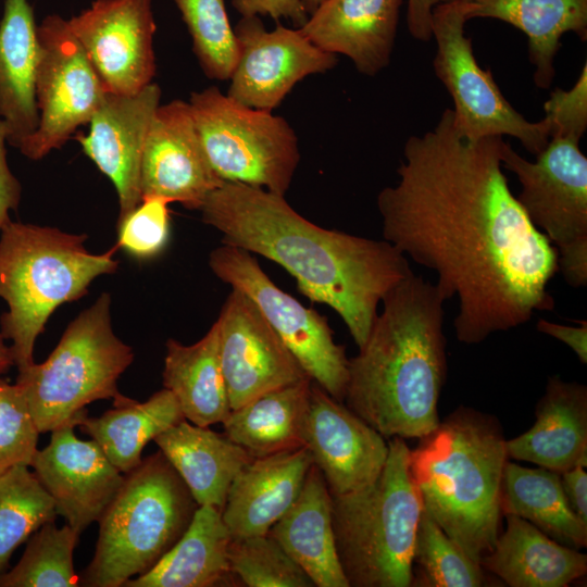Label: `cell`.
I'll use <instances>...</instances> for the list:
<instances>
[{
	"label": "cell",
	"mask_w": 587,
	"mask_h": 587,
	"mask_svg": "<svg viewBox=\"0 0 587 587\" xmlns=\"http://www.w3.org/2000/svg\"><path fill=\"white\" fill-rule=\"evenodd\" d=\"M502 142L462 136L446 109L408 138L397 183L376 199L383 239L434 271L446 300L458 298L455 336L467 345L554 309L558 253L513 196Z\"/></svg>",
	"instance_id": "6da1fadb"
},
{
	"label": "cell",
	"mask_w": 587,
	"mask_h": 587,
	"mask_svg": "<svg viewBox=\"0 0 587 587\" xmlns=\"http://www.w3.org/2000/svg\"><path fill=\"white\" fill-rule=\"evenodd\" d=\"M199 211L223 243L276 262L308 299L338 313L358 348L384 296L413 273L408 258L385 239L317 226L285 196L260 187L223 182Z\"/></svg>",
	"instance_id": "7a4b0ae2"
},
{
	"label": "cell",
	"mask_w": 587,
	"mask_h": 587,
	"mask_svg": "<svg viewBox=\"0 0 587 587\" xmlns=\"http://www.w3.org/2000/svg\"><path fill=\"white\" fill-rule=\"evenodd\" d=\"M445 301L436 283L412 273L384 296L365 344L349 359L346 405L385 438H423L440 423Z\"/></svg>",
	"instance_id": "3957f363"
},
{
	"label": "cell",
	"mask_w": 587,
	"mask_h": 587,
	"mask_svg": "<svg viewBox=\"0 0 587 587\" xmlns=\"http://www.w3.org/2000/svg\"><path fill=\"white\" fill-rule=\"evenodd\" d=\"M410 452L423 508L472 560L494 547L500 529L507 440L495 416L459 407Z\"/></svg>",
	"instance_id": "277c9868"
},
{
	"label": "cell",
	"mask_w": 587,
	"mask_h": 587,
	"mask_svg": "<svg viewBox=\"0 0 587 587\" xmlns=\"http://www.w3.org/2000/svg\"><path fill=\"white\" fill-rule=\"evenodd\" d=\"M0 234V297L9 308L0 317V332L11 341L20 371L34 363L35 341L55 309L85 296L118 262L113 258L116 247L90 253L86 235L54 227L10 221Z\"/></svg>",
	"instance_id": "5b68a950"
},
{
	"label": "cell",
	"mask_w": 587,
	"mask_h": 587,
	"mask_svg": "<svg viewBox=\"0 0 587 587\" xmlns=\"http://www.w3.org/2000/svg\"><path fill=\"white\" fill-rule=\"evenodd\" d=\"M403 438L388 441L386 463L366 487L332 496L336 551L349 587H409L423 501Z\"/></svg>",
	"instance_id": "8992f818"
},
{
	"label": "cell",
	"mask_w": 587,
	"mask_h": 587,
	"mask_svg": "<svg viewBox=\"0 0 587 587\" xmlns=\"http://www.w3.org/2000/svg\"><path fill=\"white\" fill-rule=\"evenodd\" d=\"M198 507L160 450L142 459L124 474L98 521L95 554L79 586L121 587L147 573L180 539Z\"/></svg>",
	"instance_id": "52a82bcc"
},
{
	"label": "cell",
	"mask_w": 587,
	"mask_h": 587,
	"mask_svg": "<svg viewBox=\"0 0 587 587\" xmlns=\"http://www.w3.org/2000/svg\"><path fill=\"white\" fill-rule=\"evenodd\" d=\"M133 360V349L113 332L111 296L103 292L67 325L46 361L18 371L15 384L42 434L78 426L87 404L115 398Z\"/></svg>",
	"instance_id": "ba28073f"
},
{
	"label": "cell",
	"mask_w": 587,
	"mask_h": 587,
	"mask_svg": "<svg viewBox=\"0 0 587 587\" xmlns=\"http://www.w3.org/2000/svg\"><path fill=\"white\" fill-rule=\"evenodd\" d=\"M188 104L220 179L285 196L300 151L296 132L284 117L241 104L216 86L192 92Z\"/></svg>",
	"instance_id": "9c48e42d"
},
{
	"label": "cell",
	"mask_w": 587,
	"mask_h": 587,
	"mask_svg": "<svg viewBox=\"0 0 587 587\" xmlns=\"http://www.w3.org/2000/svg\"><path fill=\"white\" fill-rule=\"evenodd\" d=\"M580 138L552 135L528 161L508 142L501 145L502 167L521 185L516 196L532 224L558 253V272L574 288L587 285V158Z\"/></svg>",
	"instance_id": "30bf717a"
},
{
	"label": "cell",
	"mask_w": 587,
	"mask_h": 587,
	"mask_svg": "<svg viewBox=\"0 0 587 587\" xmlns=\"http://www.w3.org/2000/svg\"><path fill=\"white\" fill-rule=\"evenodd\" d=\"M466 22L457 2H438L433 9V67L453 101L457 130L472 140L511 136L529 153L538 154L549 140L546 120L530 122L507 100L491 72L476 61L472 40L464 32Z\"/></svg>",
	"instance_id": "8fae6325"
},
{
	"label": "cell",
	"mask_w": 587,
	"mask_h": 587,
	"mask_svg": "<svg viewBox=\"0 0 587 587\" xmlns=\"http://www.w3.org/2000/svg\"><path fill=\"white\" fill-rule=\"evenodd\" d=\"M209 265L217 278L253 301L309 378L342 402L349 359L326 317L278 288L243 249L223 243L210 253Z\"/></svg>",
	"instance_id": "7c38bea8"
},
{
	"label": "cell",
	"mask_w": 587,
	"mask_h": 587,
	"mask_svg": "<svg viewBox=\"0 0 587 587\" xmlns=\"http://www.w3.org/2000/svg\"><path fill=\"white\" fill-rule=\"evenodd\" d=\"M37 35L38 125L17 147L34 161L62 147L79 126L89 123L107 95L67 20L50 14L37 26Z\"/></svg>",
	"instance_id": "4fadbf2b"
},
{
	"label": "cell",
	"mask_w": 587,
	"mask_h": 587,
	"mask_svg": "<svg viewBox=\"0 0 587 587\" xmlns=\"http://www.w3.org/2000/svg\"><path fill=\"white\" fill-rule=\"evenodd\" d=\"M234 32L239 54L226 95L250 108L273 112L298 82L338 63L299 28L277 22L267 30L259 15H241Z\"/></svg>",
	"instance_id": "5bb4252c"
},
{
	"label": "cell",
	"mask_w": 587,
	"mask_h": 587,
	"mask_svg": "<svg viewBox=\"0 0 587 587\" xmlns=\"http://www.w3.org/2000/svg\"><path fill=\"white\" fill-rule=\"evenodd\" d=\"M67 23L107 92L133 95L152 83V0H95Z\"/></svg>",
	"instance_id": "9a60e30c"
},
{
	"label": "cell",
	"mask_w": 587,
	"mask_h": 587,
	"mask_svg": "<svg viewBox=\"0 0 587 587\" xmlns=\"http://www.w3.org/2000/svg\"><path fill=\"white\" fill-rule=\"evenodd\" d=\"M220 358L235 410L309 376L253 301L232 288L218 319Z\"/></svg>",
	"instance_id": "2e32d148"
},
{
	"label": "cell",
	"mask_w": 587,
	"mask_h": 587,
	"mask_svg": "<svg viewBox=\"0 0 587 587\" xmlns=\"http://www.w3.org/2000/svg\"><path fill=\"white\" fill-rule=\"evenodd\" d=\"M73 425L51 430L29 467L51 497L57 515L82 534L98 522L124 480L95 440H82Z\"/></svg>",
	"instance_id": "e0dca14e"
},
{
	"label": "cell",
	"mask_w": 587,
	"mask_h": 587,
	"mask_svg": "<svg viewBox=\"0 0 587 587\" xmlns=\"http://www.w3.org/2000/svg\"><path fill=\"white\" fill-rule=\"evenodd\" d=\"M223 180L202 148L188 101L160 104L146 138L141 166V199L160 197L200 210Z\"/></svg>",
	"instance_id": "ac0fdd59"
},
{
	"label": "cell",
	"mask_w": 587,
	"mask_h": 587,
	"mask_svg": "<svg viewBox=\"0 0 587 587\" xmlns=\"http://www.w3.org/2000/svg\"><path fill=\"white\" fill-rule=\"evenodd\" d=\"M305 447L332 496L362 489L380 474L388 442L372 426L311 383Z\"/></svg>",
	"instance_id": "d6986e66"
},
{
	"label": "cell",
	"mask_w": 587,
	"mask_h": 587,
	"mask_svg": "<svg viewBox=\"0 0 587 587\" xmlns=\"http://www.w3.org/2000/svg\"><path fill=\"white\" fill-rule=\"evenodd\" d=\"M161 95L153 82L133 95L107 92L88 123V133L76 137L84 153L113 183L118 218L141 202L142 152Z\"/></svg>",
	"instance_id": "ffe728a7"
},
{
	"label": "cell",
	"mask_w": 587,
	"mask_h": 587,
	"mask_svg": "<svg viewBox=\"0 0 587 587\" xmlns=\"http://www.w3.org/2000/svg\"><path fill=\"white\" fill-rule=\"evenodd\" d=\"M403 0H325L299 27L316 47L375 76L391 60Z\"/></svg>",
	"instance_id": "44dd1931"
},
{
	"label": "cell",
	"mask_w": 587,
	"mask_h": 587,
	"mask_svg": "<svg viewBox=\"0 0 587 587\" xmlns=\"http://www.w3.org/2000/svg\"><path fill=\"white\" fill-rule=\"evenodd\" d=\"M312 464L307 447L252 458L230 484L222 511L232 538L267 534L297 499Z\"/></svg>",
	"instance_id": "7402d4cb"
},
{
	"label": "cell",
	"mask_w": 587,
	"mask_h": 587,
	"mask_svg": "<svg viewBox=\"0 0 587 587\" xmlns=\"http://www.w3.org/2000/svg\"><path fill=\"white\" fill-rule=\"evenodd\" d=\"M534 425L507 440L508 457L559 474L587 465V387L560 376L548 378Z\"/></svg>",
	"instance_id": "603a6c76"
},
{
	"label": "cell",
	"mask_w": 587,
	"mask_h": 587,
	"mask_svg": "<svg viewBox=\"0 0 587 587\" xmlns=\"http://www.w3.org/2000/svg\"><path fill=\"white\" fill-rule=\"evenodd\" d=\"M315 587H349L341 570L332 521V495L315 464L288 511L267 533Z\"/></svg>",
	"instance_id": "cb8c5ba5"
},
{
	"label": "cell",
	"mask_w": 587,
	"mask_h": 587,
	"mask_svg": "<svg viewBox=\"0 0 587 587\" xmlns=\"http://www.w3.org/2000/svg\"><path fill=\"white\" fill-rule=\"evenodd\" d=\"M499 534L480 566L511 587H566L587 573V555L551 539L528 521L503 514Z\"/></svg>",
	"instance_id": "d4e9b609"
},
{
	"label": "cell",
	"mask_w": 587,
	"mask_h": 587,
	"mask_svg": "<svg viewBox=\"0 0 587 587\" xmlns=\"http://www.w3.org/2000/svg\"><path fill=\"white\" fill-rule=\"evenodd\" d=\"M447 1L459 3L466 21L496 18L523 32L539 88L547 89L553 82L562 36L571 32L587 39V0H438Z\"/></svg>",
	"instance_id": "484cf974"
},
{
	"label": "cell",
	"mask_w": 587,
	"mask_h": 587,
	"mask_svg": "<svg viewBox=\"0 0 587 587\" xmlns=\"http://www.w3.org/2000/svg\"><path fill=\"white\" fill-rule=\"evenodd\" d=\"M198 505L223 511L230 484L252 457L225 434L183 420L153 440Z\"/></svg>",
	"instance_id": "4316f807"
},
{
	"label": "cell",
	"mask_w": 587,
	"mask_h": 587,
	"mask_svg": "<svg viewBox=\"0 0 587 587\" xmlns=\"http://www.w3.org/2000/svg\"><path fill=\"white\" fill-rule=\"evenodd\" d=\"M38 35L29 0H4L0 21V117L18 147L38 125L35 73Z\"/></svg>",
	"instance_id": "83f0119b"
},
{
	"label": "cell",
	"mask_w": 587,
	"mask_h": 587,
	"mask_svg": "<svg viewBox=\"0 0 587 587\" xmlns=\"http://www.w3.org/2000/svg\"><path fill=\"white\" fill-rule=\"evenodd\" d=\"M232 536L222 511L199 505L174 547L147 573L125 583V587H214L234 576L228 561Z\"/></svg>",
	"instance_id": "f1b7e54d"
},
{
	"label": "cell",
	"mask_w": 587,
	"mask_h": 587,
	"mask_svg": "<svg viewBox=\"0 0 587 587\" xmlns=\"http://www.w3.org/2000/svg\"><path fill=\"white\" fill-rule=\"evenodd\" d=\"M162 378L185 420L209 427L227 417L232 409L220 358L217 322L193 345L172 338L166 341Z\"/></svg>",
	"instance_id": "f546056e"
},
{
	"label": "cell",
	"mask_w": 587,
	"mask_h": 587,
	"mask_svg": "<svg viewBox=\"0 0 587 587\" xmlns=\"http://www.w3.org/2000/svg\"><path fill=\"white\" fill-rule=\"evenodd\" d=\"M311 383L302 379L232 410L224 434L252 458L305 447Z\"/></svg>",
	"instance_id": "4dcf8cb0"
},
{
	"label": "cell",
	"mask_w": 587,
	"mask_h": 587,
	"mask_svg": "<svg viewBox=\"0 0 587 587\" xmlns=\"http://www.w3.org/2000/svg\"><path fill=\"white\" fill-rule=\"evenodd\" d=\"M113 400L112 409L99 416H84L78 426L98 444L109 461L126 474L140 464L149 441L185 417L176 398L166 388L143 402L122 394Z\"/></svg>",
	"instance_id": "1f68e13d"
},
{
	"label": "cell",
	"mask_w": 587,
	"mask_h": 587,
	"mask_svg": "<svg viewBox=\"0 0 587 587\" xmlns=\"http://www.w3.org/2000/svg\"><path fill=\"white\" fill-rule=\"evenodd\" d=\"M501 510L502 514L528 521L561 545L577 550L587 546V526L571 509L557 472L508 461L502 479Z\"/></svg>",
	"instance_id": "d6a6232c"
},
{
	"label": "cell",
	"mask_w": 587,
	"mask_h": 587,
	"mask_svg": "<svg viewBox=\"0 0 587 587\" xmlns=\"http://www.w3.org/2000/svg\"><path fill=\"white\" fill-rule=\"evenodd\" d=\"M79 536L67 523L46 522L27 539L20 561L0 574V587L79 586L73 561Z\"/></svg>",
	"instance_id": "836d02e7"
},
{
	"label": "cell",
	"mask_w": 587,
	"mask_h": 587,
	"mask_svg": "<svg viewBox=\"0 0 587 587\" xmlns=\"http://www.w3.org/2000/svg\"><path fill=\"white\" fill-rule=\"evenodd\" d=\"M57 516L51 497L29 466L16 465L0 475V574L8 571L17 547Z\"/></svg>",
	"instance_id": "e575fe53"
},
{
	"label": "cell",
	"mask_w": 587,
	"mask_h": 587,
	"mask_svg": "<svg viewBox=\"0 0 587 587\" xmlns=\"http://www.w3.org/2000/svg\"><path fill=\"white\" fill-rule=\"evenodd\" d=\"M413 566H417L414 586L479 587L486 583L480 564L467 557L424 508L415 535Z\"/></svg>",
	"instance_id": "d590c367"
},
{
	"label": "cell",
	"mask_w": 587,
	"mask_h": 587,
	"mask_svg": "<svg viewBox=\"0 0 587 587\" xmlns=\"http://www.w3.org/2000/svg\"><path fill=\"white\" fill-rule=\"evenodd\" d=\"M192 39V49L211 79H229L238 60L237 37L224 0H173Z\"/></svg>",
	"instance_id": "8d00e7d4"
},
{
	"label": "cell",
	"mask_w": 587,
	"mask_h": 587,
	"mask_svg": "<svg viewBox=\"0 0 587 587\" xmlns=\"http://www.w3.org/2000/svg\"><path fill=\"white\" fill-rule=\"evenodd\" d=\"M228 561L232 574L248 587H315L268 534L232 538Z\"/></svg>",
	"instance_id": "74e56055"
},
{
	"label": "cell",
	"mask_w": 587,
	"mask_h": 587,
	"mask_svg": "<svg viewBox=\"0 0 587 587\" xmlns=\"http://www.w3.org/2000/svg\"><path fill=\"white\" fill-rule=\"evenodd\" d=\"M39 435L17 385L0 378V475L16 465H30Z\"/></svg>",
	"instance_id": "f35d334b"
},
{
	"label": "cell",
	"mask_w": 587,
	"mask_h": 587,
	"mask_svg": "<svg viewBox=\"0 0 587 587\" xmlns=\"http://www.w3.org/2000/svg\"><path fill=\"white\" fill-rule=\"evenodd\" d=\"M171 202L160 197H146L128 214L117 220L116 248L138 260L160 254L170 236Z\"/></svg>",
	"instance_id": "ab89813d"
},
{
	"label": "cell",
	"mask_w": 587,
	"mask_h": 587,
	"mask_svg": "<svg viewBox=\"0 0 587 587\" xmlns=\"http://www.w3.org/2000/svg\"><path fill=\"white\" fill-rule=\"evenodd\" d=\"M545 120L552 135L584 136L587 128V66L586 63L575 83L569 89H554L544 104Z\"/></svg>",
	"instance_id": "60d3db41"
},
{
	"label": "cell",
	"mask_w": 587,
	"mask_h": 587,
	"mask_svg": "<svg viewBox=\"0 0 587 587\" xmlns=\"http://www.w3.org/2000/svg\"><path fill=\"white\" fill-rule=\"evenodd\" d=\"M235 9L241 15H265L276 22L289 20L296 28L308 20L301 0H233Z\"/></svg>",
	"instance_id": "b9f144b4"
},
{
	"label": "cell",
	"mask_w": 587,
	"mask_h": 587,
	"mask_svg": "<svg viewBox=\"0 0 587 587\" xmlns=\"http://www.w3.org/2000/svg\"><path fill=\"white\" fill-rule=\"evenodd\" d=\"M8 137V126L0 117V232L11 221L10 211L17 209L22 197L21 183L8 165L5 149Z\"/></svg>",
	"instance_id": "7bdbcfd3"
},
{
	"label": "cell",
	"mask_w": 587,
	"mask_h": 587,
	"mask_svg": "<svg viewBox=\"0 0 587 587\" xmlns=\"http://www.w3.org/2000/svg\"><path fill=\"white\" fill-rule=\"evenodd\" d=\"M579 326H567L540 319L536 323L538 332L551 336L569 346L578 360L587 363V321H578Z\"/></svg>",
	"instance_id": "ee69618b"
},
{
	"label": "cell",
	"mask_w": 587,
	"mask_h": 587,
	"mask_svg": "<svg viewBox=\"0 0 587 587\" xmlns=\"http://www.w3.org/2000/svg\"><path fill=\"white\" fill-rule=\"evenodd\" d=\"M586 467L575 466L560 474L566 500L579 519L587 526V473Z\"/></svg>",
	"instance_id": "f6af8a7d"
},
{
	"label": "cell",
	"mask_w": 587,
	"mask_h": 587,
	"mask_svg": "<svg viewBox=\"0 0 587 587\" xmlns=\"http://www.w3.org/2000/svg\"><path fill=\"white\" fill-rule=\"evenodd\" d=\"M438 0H408L407 26L419 41L432 39V12Z\"/></svg>",
	"instance_id": "bcb514c9"
},
{
	"label": "cell",
	"mask_w": 587,
	"mask_h": 587,
	"mask_svg": "<svg viewBox=\"0 0 587 587\" xmlns=\"http://www.w3.org/2000/svg\"><path fill=\"white\" fill-rule=\"evenodd\" d=\"M12 365H14L10 346H7L0 332V378Z\"/></svg>",
	"instance_id": "7dc6e473"
},
{
	"label": "cell",
	"mask_w": 587,
	"mask_h": 587,
	"mask_svg": "<svg viewBox=\"0 0 587 587\" xmlns=\"http://www.w3.org/2000/svg\"><path fill=\"white\" fill-rule=\"evenodd\" d=\"M324 1L325 0H301L302 5L308 15L313 13L320 7V4Z\"/></svg>",
	"instance_id": "c3c4849f"
}]
</instances>
